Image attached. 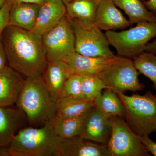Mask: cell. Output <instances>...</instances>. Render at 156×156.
Wrapping results in <instances>:
<instances>
[{
	"label": "cell",
	"instance_id": "f546056e",
	"mask_svg": "<svg viewBox=\"0 0 156 156\" xmlns=\"http://www.w3.org/2000/svg\"><path fill=\"white\" fill-rule=\"evenodd\" d=\"M142 2L149 11L156 14V0H142Z\"/></svg>",
	"mask_w": 156,
	"mask_h": 156
},
{
	"label": "cell",
	"instance_id": "4fadbf2b",
	"mask_svg": "<svg viewBox=\"0 0 156 156\" xmlns=\"http://www.w3.org/2000/svg\"><path fill=\"white\" fill-rule=\"evenodd\" d=\"M62 0H45L41 5L35 25L31 32L43 35L58 25L66 15Z\"/></svg>",
	"mask_w": 156,
	"mask_h": 156
},
{
	"label": "cell",
	"instance_id": "4316f807",
	"mask_svg": "<svg viewBox=\"0 0 156 156\" xmlns=\"http://www.w3.org/2000/svg\"><path fill=\"white\" fill-rule=\"evenodd\" d=\"M12 5L11 1L7 0L0 9V36L6 27L9 25V14Z\"/></svg>",
	"mask_w": 156,
	"mask_h": 156
},
{
	"label": "cell",
	"instance_id": "2e32d148",
	"mask_svg": "<svg viewBox=\"0 0 156 156\" xmlns=\"http://www.w3.org/2000/svg\"><path fill=\"white\" fill-rule=\"evenodd\" d=\"M115 56L112 58L90 57L75 52L63 61L67 65L72 75H98L112 62Z\"/></svg>",
	"mask_w": 156,
	"mask_h": 156
},
{
	"label": "cell",
	"instance_id": "44dd1931",
	"mask_svg": "<svg viewBox=\"0 0 156 156\" xmlns=\"http://www.w3.org/2000/svg\"><path fill=\"white\" fill-rule=\"evenodd\" d=\"M115 5L125 11L131 24L142 21L156 23V14L148 10L142 0H113Z\"/></svg>",
	"mask_w": 156,
	"mask_h": 156
},
{
	"label": "cell",
	"instance_id": "8fae6325",
	"mask_svg": "<svg viewBox=\"0 0 156 156\" xmlns=\"http://www.w3.org/2000/svg\"><path fill=\"white\" fill-rule=\"evenodd\" d=\"M15 105L0 107V147H9L14 136L29 126L24 113Z\"/></svg>",
	"mask_w": 156,
	"mask_h": 156
},
{
	"label": "cell",
	"instance_id": "d6a6232c",
	"mask_svg": "<svg viewBox=\"0 0 156 156\" xmlns=\"http://www.w3.org/2000/svg\"><path fill=\"white\" fill-rule=\"evenodd\" d=\"M0 156H11L9 147H0Z\"/></svg>",
	"mask_w": 156,
	"mask_h": 156
},
{
	"label": "cell",
	"instance_id": "7402d4cb",
	"mask_svg": "<svg viewBox=\"0 0 156 156\" xmlns=\"http://www.w3.org/2000/svg\"><path fill=\"white\" fill-rule=\"evenodd\" d=\"M99 2L98 0H73L66 5V16L69 20L80 19L94 22Z\"/></svg>",
	"mask_w": 156,
	"mask_h": 156
},
{
	"label": "cell",
	"instance_id": "4dcf8cb0",
	"mask_svg": "<svg viewBox=\"0 0 156 156\" xmlns=\"http://www.w3.org/2000/svg\"><path fill=\"white\" fill-rule=\"evenodd\" d=\"M145 51L152 53L156 55V40H154L147 45Z\"/></svg>",
	"mask_w": 156,
	"mask_h": 156
},
{
	"label": "cell",
	"instance_id": "8992f818",
	"mask_svg": "<svg viewBox=\"0 0 156 156\" xmlns=\"http://www.w3.org/2000/svg\"><path fill=\"white\" fill-rule=\"evenodd\" d=\"M70 20L75 38L76 52L90 57L115 56L105 34L94 22L80 19Z\"/></svg>",
	"mask_w": 156,
	"mask_h": 156
},
{
	"label": "cell",
	"instance_id": "d6986e66",
	"mask_svg": "<svg viewBox=\"0 0 156 156\" xmlns=\"http://www.w3.org/2000/svg\"><path fill=\"white\" fill-rule=\"evenodd\" d=\"M94 100L78 99L63 96L57 100L56 116L61 118H75L83 115L95 106Z\"/></svg>",
	"mask_w": 156,
	"mask_h": 156
},
{
	"label": "cell",
	"instance_id": "5b68a950",
	"mask_svg": "<svg viewBox=\"0 0 156 156\" xmlns=\"http://www.w3.org/2000/svg\"><path fill=\"white\" fill-rule=\"evenodd\" d=\"M136 26L122 31H107L110 44L115 49L118 56L134 58L145 51L148 43L156 37V23L142 21Z\"/></svg>",
	"mask_w": 156,
	"mask_h": 156
},
{
	"label": "cell",
	"instance_id": "f1b7e54d",
	"mask_svg": "<svg viewBox=\"0 0 156 156\" xmlns=\"http://www.w3.org/2000/svg\"><path fill=\"white\" fill-rule=\"evenodd\" d=\"M8 65L5 52L0 37V71Z\"/></svg>",
	"mask_w": 156,
	"mask_h": 156
},
{
	"label": "cell",
	"instance_id": "7a4b0ae2",
	"mask_svg": "<svg viewBox=\"0 0 156 156\" xmlns=\"http://www.w3.org/2000/svg\"><path fill=\"white\" fill-rule=\"evenodd\" d=\"M15 105L24 113L32 127L51 122L57 113V100L46 87L42 76L25 77Z\"/></svg>",
	"mask_w": 156,
	"mask_h": 156
},
{
	"label": "cell",
	"instance_id": "6da1fadb",
	"mask_svg": "<svg viewBox=\"0 0 156 156\" xmlns=\"http://www.w3.org/2000/svg\"><path fill=\"white\" fill-rule=\"evenodd\" d=\"M0 37L8 65L25 77L42 76L48 58L41 35L9 25Z\"/></svg>",
	"mask_w": 156,
	"mask_h": 156
},
{
	"label": "cell",
	"instance_id": "e575fe53",
	"mask_svg": "<svg viewBox=\"0 0 156 156\" xmlns=\"http://www.w3.org/2000/svg\"><path fill=\"white\" fill-rule=\"evenodd\" d=\"M62 2L64 3L65 5H66L68 3H69L70 2H72L73 0H62Z\"/></svg>",
	"mask_w": 156,
	"mask_h": 156
},
{
	"label": "cell",
	"instance_id": "1f68e13d",
	"mask_svg": "<svg viewBox=\"0 0 156 156\" xmlns=\"http://www.w3.org/2000/svg\"><path fill=\"white\" fill-rule=\"evenodd\" d=\"M12 4L15 3H31V4H36L41 5L45 0H9Z\"/></svg>",
	"mask_w": 156,
	"mask_h": 156
},
{
	"label": "cell",
	"instance_id": "7c38bea8",
	"mask_svg": "<svg viewBox=\"0 0 156 156\" xmlns=\"http://www.w3.org/2000/svg\"><path fill=\"white\" fill-rule=\"evenodd\" d=\"M58 156H111L106 144L91 141L81 136L62 139Z\"/></svg>",
	"mask_w": 156,
	"mask_h": 156
},
{
	"label": "cell",
	"instance_id": "ffe728a7",
	"mask_svg": "<svg viewBox=\"0 0 156 156\" xmlns=\"http://www.w3.org/2000/svg\"><path fill=\"white\" fill-rule=\"evenodd\" d=\"M95 107L108 119L125 117L126 110L122 101L116 92L107 89L94 99Z\"/></svg>",
	"mask_w": 156,
	"mask_h": 156
},
{
	"label": "cell",
	"instance_id": "277c9868",
	"mask_svg": "<svg viewBox=\"0 0 156 156\" xmlns=\"http://www.w3.org/2000/svg\"><path fill=\"white\" fill-rule=\"evenodd\" d=\"M116 93L125 106L126 122L135 134L149 136L156 131V95Z\"/></svg>",
	"mask_w": 156,
	"mask_h": 156
},
{
	"label": "cell",
	"instance_id": "9c48e42d",
	"mask_svg": "<svg viewBox=\"0 0 156 156\" xmlns=\"http://www.w3.org/2000/svg\"><path fill=\"white\" fill-rule=\"evenodd\" d=\"M48 61L65 58L75 52V38L70 20L66 16L42 36Z\"/></svg>",
	"mask_w": 156,
	"mask_h": 156
},
{
	"label": "cell",
	"instance_id": "83f0119b",
	"mask_svg": "<svg viewBox=\"0 0 156 156\" xmlns=\"http://www.w3.org/2000/svg\"><path fill=\"white\" fill-rule=\"evenodd\" d=\"M140 138L149 152L153 155L156 156V143L152 140L147 135L141 136Z\"/></svg>",
	"mask_w": 156,
	"mask_h": 156
},
{
	"label": "cell",
	"instance_id": "d590c367",
	"mask_svg": "<svg viewBox=\"0 0 156 156\" xmlns=\"http://www.w3.org/2000/svg\"><path fill=\"white\" fill-rule=\"evenodd\" d=\"M98 1H100V0H98Z\"/></svg>",
	"mask_w": 156,
	"mask_h": 156
},
{
	"label": "cell",
	"instance_id": "484cf974",
	"mask_svg": "<svg viewBox=\"0 0 156 156\" xmlns=\"http://www.w3.org/2000/svg\"><path fill=\"white\" fill-rule=\"evenodd\" d=\"M63 96H69L78 99H85L82 92L81 75L73 74L69 78L65 84L60 97Z\"/></svg>",
	"mask_w": 156,
	"mask_h": 156
},
{
	"label": "cell",
	"instance_id": "30bf717a",
	"mask_svg": "<svg viewBox=\"0 0 156 156\" xmlns=\"http://www.w3.org/2000/svg\"><path fill=\"white\" fill-rule=\"evenodd\" d=\"M111 131L110 119L94 106L85 115L80 136L93 142L107 145Z\"/></svg>",
	"mask_w": 156,
	"mask_h": 156
},
{
	"label": "cell",
	"instance_id": "836d02e7",
	"mask_svg": "<svg viewBox=\"0 0 156 156\" xmlns=\"http://www.w3.org/2000/svg\"><path fill=\"white\" fill-rule=\"evenodd\" d=\"M7 0H0V9L4 6Z\"/></svg>",
	"mask_w": 156,
	"mask_h": 156
},
{
	"label": "cell",
	"instance_id": "d4e9b609",
	"mask_svg": "<svg viewBox=\"0 0 156 156\" xmlns=\"http://www.w3.org/2000/svg\"><path fill=\"white\" fill-rule=\"evenodd\" d=\"M82 76V89L86 100H94L102 93L103 89H108L98 75H83Z\"/></svg>",
	"mask_w": 156,
	"mask_h": 156
},
{
	"label": "cell",
	"instance_id": "5bb4252c",
	"mask_svg": "<svg viewBox=\"0 0 156 156\" xmlns=\"http://www.w3.org/2000/svg\"><path fill=\"white\" fill-rule=\"evenodd\" d=\"M94 22L101 30L106 31L124 29L131 25L129 20L117 9L113 0L99 1Z\"/></svg>",
	"mask_w": 156,
	"mask_h": 156
},
{
	"label": "cell",
	"instance_id": "ba28073f",
	"mask_svg": "<svg viewBox=\"0 0 156 156\" xmlns=\"http://www.w3.org/2000/svg\"><path fill=\"white\" fill-rule=\"evenodd\" d=\"M112 131L108 148L111 156H150L140 136L131 130L123 117L110 119Z\"/></svg>",
	"mask_w": 156,
	"mask_h": 156
},
{
	"label": "cell",
	"instance_id": "603a6c76",
	"mask_svg": "<svg viewBox=\"0 0 156 156\" xmlns=\"http://www.w3.org/2000/svg\"><path fill=\"white\" fill-rule=\"evenodd\" d=\"M85 115L80 117L65 119L56 116L51 121V123L56 134L62 139L80 136Z\"/></svg>",
	"mask_w": 156,
	"mask_h": 156
},
{
	"label": "cell",
	"instance_id": "3957f363",
	"mask_svg": "<svg viewBox=\"0 0 156 156\" xmlns=\"http://www.w3.org/2000/svg\"><path fill=\"white\" fill-rule=\"evenodd\" d=\"M61 141L50 122L41 127L21 129L9 147L11 156H58Z\"/></svg>",
	"mask_w": 156,
	"mask_h": 156
},
{
	"label": "cell",
	"instance_id": "9a60e30c",
	"mask_svg": "<svg viewBox=\"0 0 156 156\" xmlns=\"http://www.w3.org/2000/svg\"><path fill=\"white\" fill-rule=\"evenodd\" d=\"M25 79L9 65L0 71V107L15 105Z\"/></svg>",
	"mask_w": 156,
	"mask_h": 156
},
{
	"label": "cell",
	"instance_id": "ac0fdd59",
	"mask_svg": "<svg viewBox=\"0 0 156 156\" xmlns=\"http://www.w3.org/2000/svg\"><path fill=\"white\" fill-rule=\"evenodd\" d=\"M41 5L15 3L11 6L9 25L31 31L35 25Z\"/></svg>",
	"mask_w": 156,
	"mask_h": 156
},
{
	"label": "cell",
	"instance_id": "cb8c5ba5",
	"mask_svg": "<svg viewBox=\"0 0 156 156\" xmlns=\"http://www.w3.org/2000/svg\"><path fill=\"white\" fill-rule=\"evenodd\" d=\"M133 61L139 73L151 81L156 92V55L144 51L133 58Z\"/></svg>",
	"mask_w": 156,
	"mask_h": 156
},
{
	"label": "cell",
	"instance_id": "52a82bcc",
	"mask_svg": "<svg viewBox=\"0 0 156 156\" xmlns=\"http://www.w3.org/2000/svg\"><path fill=\"white\" fill-rule=\"evenodd\" d=\"M139 75L131 58L115 56L112 62L98 76L108 89L125 94L128 91L144 90L145 86L140 83Z\"/></svg>",
	"mask_w": 156,
	"mask_h": 156
},
{
	"label": "cell",
	"instance_id": "e0dca14e",
	"mask_svg": "<svg viewBox=\"0 0 156 156\" xmlns=\"http://www.w3.org/2000/svg\"><path fill=\"white\" fill-rule=\"evenodd\" d=\"M71 75L64 61L51 60L48 61L42 77L48 90L57 100L61 96L66 81Z\"/></svg>",
	"mask_w": 156,
	"mask_h": 156
}]
</instances>
